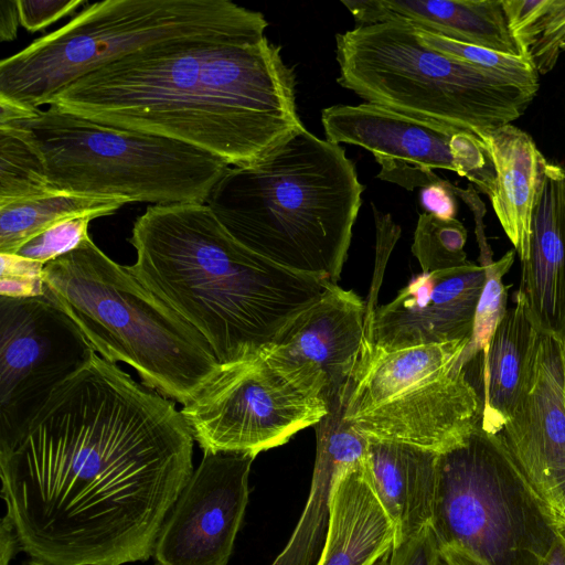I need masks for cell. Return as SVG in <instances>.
<instances>
[{
    "label": "cell",
    "mask_w": 565,
    "mask_h": 565,
    "mask_svg": "<svg viewBox=\"0 0 565 565\" xmlns=\"http://www.w3.org/2000/svg\"><path fill=\"white\" fill-rule=\"evenodd\" d=\"M481 425L438 455L430 527L451 565H542L562 523Z\"/></svg>",
    "instance_id": "cell-9"
},
{
    "label": "cell",
    "mask_w": 565,
    "mask_h": 565,
    "mask_svg": "<svg viewBox=\"0 0 565 565\" xmlns=\"http://www.w3.org/2000/svg\"><path fill=\"white\" fill-rule=\"evenodd\" d=\"M363 191L344 148L302 127L262 159L230 167L206 204L252 252L338 284Z\"/></svg>",
    "instance_id": "cell-4"
},
{
    "label": "cell",
    "mask_w": 565,
    "mask_h": 565,
    "mask_svg": "<svg viewBox=\"0 0 565 565\" xmlns=\"http://www.w3.org/2000/svg\"><path fill=\"white\" fill-rule=\"evenodd\" d=\"M20 14L17 0H0V41L10 42L18 35Z\"/></svg>",
    "instance_id": "cell-37"
},
{
    "label": "cell",
    "mask_w": 565,
    "mask_h": 565,
    "mask_svg": "<svg viewBox=\"0 0 565 565\" xmlns=\"http://www.w3.org/2000/svg\"><path fill=\"white\" fill-rule=\"evenodd\" d=\"M129 242V270L205 338L220 364L278 341L329 284L252 252L206 203L150 205Z\"/></svg>",
    "instance_id": "cell-3"
},
{
    "label": "cell",
    "mask_w": 565,
    "mask_h": 565,
    "mask_svg": "<svg viewBox=\"0 0 565 565\" xmlns=\"http://www.w3.org/2000/svg\"><path fill=\"white\" fill-rule=\"evenodd\" d=\"M438 455L411 445L367 439L366 473L394 525L396 546L430 525Z\"/></svg>",
    "instance_id": "cell-23"
},
{
    "label": "cell",
    "mask_w": 565,
    "mask_h": 565,
    "mask_svg": "<svg viewBox=\"0 0 565 565\" xmlns=\"http://www.w3.org/2000/svg\"><path fill=\"white\" fill-rule=\"evenodd\" d=\"M469 340L386 349L366 334L344 419L366 439L444 454L481 425L482 397L458 361Z\"/></svg>",
    "instance_id": "cell-10"
},
{
    "label": "cell",
    "mask_w": 565,
    "mask_h": 565,
    "mask_svg": "<svg viewBox=\"0 0 565 565\" xmlns=\"http://www.w3.org/2000/svg\"><path fill=\"white\" fill-rule=\"evenodd\" d=\"M20 23L29 32L40 31L74 12L86 0H17Z\"/></svg>",
    "instance_id": "cell-34"
},
{
    "label": "cell",
    "mask_w": 565,
    "mask_h": 565,
    "mask_svg": "<svg viewBox=\"0 0 565 565\" xmlns=\"http://www.w3.org/2000/svg\"><path fill=\"white\" fill-rule=\"evenodd\" d=\"M128 201L55 193L0 205V253L14 254L24 243L66 218L114 214Z\"/></svg>",
    "instance_id": "cell-25"
},
{
    "label": "cell",
    "mask_w": 565,
    "mask_h": 565,
    "mask_svg": "<svg viewBox=\"0 0 565 565\" xmlns=\"http://www.w3.org/2000/svg\"><path fill=\"white\" fill-rule=\"evenodd\" d=\"M0 128L34 151L55 193L153 205L206 203L231 167L181 141L94 122L52 105Z\"/></svg>",
    "instance_id": "cell-8"
},
{
    "label": "cell",
    "mask_w": 565,
    "mask_h": 565,
    "mask_svg": "<svg viewBox=\"0 0 565 565\" xmlns=\"http://www.w3.org/2000/svg\"><path fill=\"white\" fill-rule=\"evenodd\" d=\"M321 122L327 140L372 152L381 180L407 169H444L486 194L491 185L493 168L481 140L471 134L367 103L324 108Z\"/></svg>",
    "instance_id": "cell-13"
},
{
    "label": "cell",
    "mask_w": 565,
    "mask_h": 565,
    "mask_svg": "<svg viewBox=\"0 0 565 565\" xmlns=\"http://www.w3.org/2000/svg\"><path fill=\"white\" fill-rule=\"evenodd\" d=\"M542 331L565 339V168L548 162L520 288Z\"/></svg>",
    "instance_id": "cell-22"
},
{
    "label": "cell",
    "mask_w": 565,
    "mask_h": 565,
    "mask_svg": "<svg viewBox=\"0 0 565 565\" xmlns=\"http://www.w3.org/2000/svg\"><path fill=\"white\" fill-rule=\"evenodd\" d=\"M466 241L467 231L456 218L445 221L422 213L414 232L412 253L422 273L461 267L469 263L463 250Z\"/></svg>",
    "instance_id": "cell-28"
},
{
    "label": "cell",
    "mask_w": 565,
    "mask_h": 565,
    "mask_svg": "<svg viewBox=\"0 0 565 565\" xmlns=\"http://www.w3.org/2000/svg\"><path fill=\"white\" fill-rule=\"evenodd\" d=\"M367 306L353 290L329 282L319 297L267 350L324 376L330 399L350 381L365 330Z\"/></svg>",
    "instance_id": "cell-17"
},
{
    "label": "cell",
    "mask_w": 565,
    "mask_h": 565,
    "mask_svg": "<svg viewBox=\"0 0 565 565\" xmlns=\"http://www.w3.org/2000/svg\"><path fill=\"white\" fill-rule=\"evenodd\" d=\"M565 51V0H551L532 32L527 56L539 74L551 72Z\"/></svg>",
    "instance_id": "cell-31"
},
{
    "label": "cell",
    "mask_w": 565,
    "mask_h": 565,
    "mask_svg": "<svg viewBox=\"0 0 565 565\" xmlns=\"http://www.w3.org/2000/svg\"><path fill=\"white\" fill-rule=\"evenodd\" d=\"M493 168L487 195L521 263L530 253L532 223L545 182L547 160L533 138L509 124L481 138Z\"/></svg>",
    "instance_id": "cell-20"
},
{
    "label": "cell",
    "mask_w": 565,
    "mask_h": 565,
    "mask_svg": "<svg viewBox=\"0 0 565 565\" xmlns=\"http://www.w3.org/2000/svg\"><path fill=\"white\" fill-rule=\"evenodd\" d=\"M21 551L14 527L7 515L0 527V565H9L14 555Z\"/></svg>",
    "instance_id": "cell-38"
},
{
    "label": "cell",
    "mask_w": 565,
    "mask_h": 565,
    "mask_svg": "<svg viewBox=\"0 0 565 565\" xmlns=\"http://www.w3.org/2000/svg\"><path fill=\"white\" fill-rule=\"evenodd\" d=\"M515 254L511 249L498 260L481 265L486 270V280L477 303L471 337L457 363L462 369L487 351L507 313L508 287L503 277L510 270Z\"/></svg>",
    "instance_id": "cell-27"
},
{
    "label": "cell",
    "mask_w": 565,
    "mask_h": 565,
    "mask_svg": "<svg viewBox=\"0 0 565 565\" xmlns=\"http://www.w3.org/2000/svg\"><path fill=\"white\" fill-rule=\"evenodd\" d=\"M43 281L103 359L130 365L162 396L188 405L217 374L205 338L90 237L47 263Z\"/></svg>",
    "instance_id": "cell-5"
},
{
    "label": "cell",
    "mask_w": 565,
    "mask_h": 565,
    "mask_svg": "<svg viewBox=\"0 0 565 565\" xmlns=\"http://www.w3.org/2000/svg\"><path fill=\"white\" fill-rule=\"evenodd\" d=\"M341 3L356 25L403 22L459 42L526 57L510 32L501 0H342Z\"/></svg>",
    "instance_id": "cell-19"
},
{
    "label": "cell",
    "mask_w": 565,
    "mask_h": 565,
    "mask_svg": "<svg viewBox=\"0 0 565 565\" xmlns=\"http://www.w3.org/2000/svg\"><path fill=\"white\" fill-rule=\"evenodd\" d=\"M440 553L430 525L397 545L388 565H438Z\"/></svg>",
    "instance_id": "cell-35"
},
{
    "label": "cell",
    "mask_w": 565,
    "mask_h": 565,
    "mask_svg": "<svg viewBox=\"0 0 565 565\" xmlns=\"http://www.w3.org/2000/svg\"><path fill=\"white\" fill-rule=\"evenodd\" d=\"M55 194L34 151L17 135L0 128V205Z\"/></svg>",
    "instance_id": "cell-26"
},
{
    "label": "cell",
    "mask_w": 565,
    "mask_h": 565,
    "mask_svg": "<svg viewBox=\"0 0 565 565\" xmlns=\"http://www.w3.org/2000/svg\"><path fill=\"white\" fill-rule=\"evenodd\" d=\"M507 22L513 38L527 56L532 32L546 13L551 0H501ZM530 58V57H529Z\"/></svg>",
    "instance_id": "cell-33"
},
{
    "label": "cell",
    "mask_w": 565,
    "mask_h": 565,
    "mask_svg": "<svg viewBox=\"0 0 565 565\" xmlns=\"http://www.w3.org/2000/svg\"><path fill=\"white\" fill-rule=\"evenodd\" d=\"M203 451L257 456L315 426L329 412L319 371L273 355L267 348L217 374L180 409Z\"/></svg>",
    "instance_id": "cell-11"
},
{
    "label": "cell",
    "mask_w": 565,
    "mask_h": 565,
    "mask_svg": "<svg viewBox=\"0 0 565 565\" xmlns=\"http://www.w3.org/2000/svg\"><path fill=\"white\" fill-rule=\"evenodd\" d=\"M542 329L521 290L482 353L481 428L497 435L512 416L534 374Z\"/></svg>",
    "instance_id": "cell-24"
},
{
    "label": "cell",
    "mask_w": 565,
    "mask_h": 565,
    "mask_svg": "<svg viewBox=\"0 0 565 565\" xmlns=\"http://www.w3.org/2000/svg\"><path fill=\"white\" fill-rule=\"evenodd\" d=\"M484 280V267L470 262L422 273L386 305L366 303L365 332L386 349L469 340Z\"/></svg>",
    "instance_id": "cell-16"
},
{
    "label": "cell",
    "mask_w": 565,
    "mask_h": 565,
    "mask_svg": "<svg viewBox=\"0 0 565 565\" xmlns=\"http://www.w3.org/2000/svg\"><path fill=\"white\" fill-rule=\"evenodd\" d=\"M193 444L174 403L95 354L0 446L21 551L44 565L147 561L194 470Z\"/></svg>",
    "instance_id": "cell-1"
},
{
    "label": "cell",
    "mask_w": 565,
    "mask_h": 565,
    "mask_svg": "<svg viewBox=\"0 0 565 565\" xmlns=\"http://www.w3.org/2000/svg\"><path fill=\"white\" fill-rule=\"evenodd\" d=\"M414 29L422 42L429 49L539 92L540 74L530 58L502 54L417 28Z\"/></svg>",
    "instance_id": "cell-29"
},
{
    "label": "cell",
    "mask_w": 565,
    "mask_h": 565,
    "mask_svg": "<svg viewBox=\"0 0 565 565\" xmlns=\"http://www.w3.org/2000/svg\"><path fill=\"white\" fill-rule=\"evenodd\" d=\"M96 354L46 294L0 296V446L12 441L65 380Z\"/></svg>",
    "instance_id": "cell-12"
},
{
    "label": "cell",
    "mask_w": 565,
    "mask_h": 565,
    "mask_svg": "<svg viewBox=\"0 0 565 565\" xmlns=\"http://www.w3.org/2000/svg\"><path fill=\"white\" fill-rule=\"evenodd\" d=\"M542 565H565V521H562L556 539Z\"/></svg>",
    "instance_id": "cell-39"
},
{
    "label": "cell",
    "mask_w": 565,
    "mask_h": 565,
    "mask_svg": "<svg viewBox=\"0 0 565 565\" xmlns=\"http://www.w3.org/2000/svg\"><path fill=\"white\" fill-rule=\"evenodd\" d=\"M364 457L349 466L334 483L328 529L316 565L390 564L396 546L395 529L371 486Z\"/></svg>",
    "instance_id": "cell-21"
},
{
    "label": "cell",
    "mask_w": 565,
    "mask_h": 565,
    "mask_svg": "<svg viewBox=\"0 0 565 565\" xmlns=\"http://www.w3.org/2000/svg\"><path fill=\"white\" fill-rule=\"evenodd\" d=\"M263 13L230 0H104L0 62V100L35 110L79 77L137 51L185 39L256 43Z\"/></svg>",
    "instance_id": "cell-6"
},
{
    "label": "cell",
    "mask_w": 565,
    "mask_h": 565,
    "mask_svg": "<svg viewBox=\"0 0 565 565\" xmlns=\"http://www.w3.org/2000/svg\"><path fill=\"white\" fill-rule=\"evenodd\" d=\"M564 343H565V339H564Z\"/></svg>",
    "instance_id": "cell-42"
},
{
    "label": "cell",
    "mask_w": 565,
    "mask_h": 565,
    "mask_svg": "<svg viewBox=\"0 0 565 565\" xmlns=\"http://www.w3.org/2000/svg\"><path fill=\"white\" fill-rule=\"evenodd\" d=\"M338 83L367 104L481 138L520 118L537 94L426 46L403 22L335 35Z\"/></svg>",
    "instance_id": "cell-7"
},
{
    "label": "cell",
    "mask_w": 565,
    "mask_h": 565,
    "mask_svg": "<svg viewBox=\"0 0 565 565\" xmlns=\"http://www.w3.org/2000/svg\"><path fill=\"white\" fill-rule=\"evenodd\" d=\"M438 565H451L449 564L441 555L439 557V562H438Z\"/></svg>",
    "instance_id": "cell-40"
},
{
    "label": "cell",
    "mask_w": 565,
    "mask_h": 565,
    "mask_svg": "<svg viewBox=\"0 0 565 565\" xmlns=\"http://www.w3.org/2000/svg\"><path fill=\"white\" fill-rule=\"evenodd\" d=\"M498 437L539 495L565 521V343L542 331L531 383Z\"/></svg>",
    "instance_id": "cell-15"
},
{
    "label": "cell",
    "mask_w": 565,
    "mask_h": 565,
    "mask_svg": "<svg viewBox=\"0 0 565 565\" xmlns=\"http://www.w3.org/2000/svg\"><path fill=\"white\" fill-rule=\"evenodd\" d=\"M255 458L204 451L159 532L156 565L228 564L248 503Z\"/></svg>",
    "instance_id": "cell-14"
},
{
    "label": "cell",
    "mask_w": 565,
    "mask_h": 565,
    "mask_svg": "<svg viewBox=\"0 0 565 565\" xmlns=\"http://www.w3.org/2000/svg\"><path fill=\"white\" fill-rule=\"evenodd\" d=\"M349 384L329 402L328 414L313 427L316 460L306 505L282 551L270 565H312L323 546L339 476L366 452L367 439L345 419Z\"/></svg>",
    "instance_id": "cell-18"
},
{
    "label": "cell",
    "mask_w": 565,
    "mask_h": 565,
    "mask_svg": "<svg viewBox=\"0 0 565 565\" xmlns=\"http://www.w3.org/2000/svg\"><path fill=\"white\" fill-rule=\"evenodd\" d=\"M280 51L267 38L163 42L79 77L49 106L181 141L244 167L305 127L295 71Z\"/></svg>",
    "instance_id": "cell-2"
},
{
    "label": "cell",
    "mask_w": 565,
    "mask_h": 565,
    "mask_svg": "<svg viewBox=\"0 0 565 565\" xmlns=\"http://www.w3.org/2000/svg\"><path fill=\"white\" fill-rule=\"evenodd\" d=\"M0 296L30 298L45 295L44 264L15 254H2Z\"/></svg>",
    "instance_id": "cell-32"
},
{
    "label": "cell",
    "mask_w": 565,
    "mask_h": 565,
    "mask_svg": "<svg viewBox=\"0 0 565 565\" xmlns=\"http://www.w3.org/2000/svg\"><path fill=\"white\" fill-rule=\"evenodd\" d=\"M31 565H44V564H41V563H38V562H33Z\"/></svg>",
    "instance_id": "cell-41"
},
{
    "label": "cell",
    "mask_w": 565,
    "mask_h": 565,
    "mask_svg": "<svg viewBox=\"0 0 565 565\" xmlns=\"http://www.w3.org/2000/svg\"><path fill=\"white\" fill-rule=\"evenodd\" d=\"M457 191L458 188L441 179L439 182L422 189V206L426 210V213H430L440 220H454L457 214L455 199Z\"/></svg>",
    "instance_id": "cell-36"
},
{
    "label": "cell",
    "mask_w": 565,
    "mask_h": 565,
    "mask_svg": "<svg viewBox=\"0 0 565 565\" xmlns=\"http://www.w3.org/2000/svg\"><path fill=\"white\" fill-rule=\"evenodd\" d=\"M93 218L78 216L58 222L24 243L14 254L46 265L88 239V225Z\"/></svg>",
    "instance_id": "cell-30"
}]
</instances>
